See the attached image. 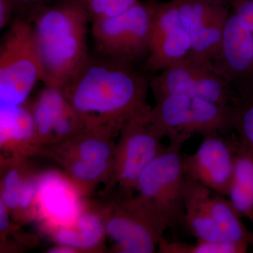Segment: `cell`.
Returning <instances> with one entry per match:
<instances>
[{
	"mask_svg": "<svg viewBox=\"0 0 253 253\" xmlns=\"http://www.w3.org/2000/svg\"><path fill=\"white\" fill-rule=\"evenodd\" d=\"M81 159L93 162H106L111 155L109 145L104 141L90 138L83 141L79 147Z\"/></svg>",
	"mask_w": 253,
	"mask_h": 253,
	"instance_id": "obj_25",
	"label": "cell"
},
{
	"mask_svg": "<svg viewBox=\"0 0 253 253\" xmlns=\"http://www.w3.org/2000/svg\"><path fill=\"white\" fill-rule=\"evenodd\" d=\"M231 133L204 136L194 153L183 154L185 175L224 196H227L234 170Z\"/></svg>",
	"mask_w": 253,
	"mask_h": 253,
	"instance_id": "obj_11",
	"label": "cell"
},
{
	"mask_svg": "<svg viewBox=\"0 0 253 253\" xmlns=\"http://www.w3.org/2000/svg\"><path fill=\"white\" fill-rule=\"evenodd\" d=\"M186 176L184 185V226L196 240L227 241L214 221L211 210L212 190Z\"/></svg>",
	"mask_w": 253,
	"mask_h": 253,
	"instance_id": "obj_15",
	"label": "cell"
},
{
	"mask_svg": "<svg viewBox=\"0 0 253 253\" xmlns=\"http://www.w3.org/2000/svg\"><path fill=\"white\" fill-rule=\"evenodd\" d=\"M23 182L17 169H11L3 181L1 202L8 208L19 207L20 196Z\"/></svg>",
	"mask_w": 253,
	"mask_h": 253,
	"instance_id": "obj_24",
	"label": "cell"
},
{
	"mask_svg": "<svg viewBox=\"0 0 253 253\" xmlns=\"http://www.w3.org/2000/svg\"><path fill=\"white\" fill-rule=\"evenodd\" d=\"M45 85L62 89L84 64L90 21L81 0H61L31 11Z\"/></svg>",
	"mask_w": 253,
	"mask_h": 253,
	"instance_id": "obj_2",
	"label": "cell"
},
{
	"mask_svg": "<svg viewBox=\"0 0 253 253\" xmlns=\"http://www.w3.org/2000/svg\"><path fill=\"white\" fill-rule=\"evenodd\" d=\"M150 77L136 66L89 56L62 90L89 126L122 128L149 111Z\"/></svg>",
	"mask_w": 253,
	"mask_h": 253,
	"instance_id": "obj_1",
	"label": "cell"
},
{
	"mask_svg": "<svg viewBox=\"0 0 253 253\" xmlns=\"http://www.w3.org/2000/svg\"><path fill=\"white\" fill-rule=\"evenodd\" d=\"M150 88L156 100L166 96L199 98L229 107L232 85L213 66L186 57L150 77Z\"/></svg>",
	"mask_w": 253,
	"mask_h": 253,
	"instance_id": "obj_7",
	"label": "cell"
},
{
	"mask_svg": "<svg viewBox=\"0 0 253 253\" xmlns=\"http://www.w3.org/2000/svg\"><path fill=\"white\" fill-rule=\"evenodd\" d=\"M231 139L234 166L228 199L243 217L253 223V152L239 140L235 133H231Z\"/></svg>",
	"mask_w": 253,
	"mask_h": 253,
	"instance_id": "obj_16",
	"label": "cell"
},
{
	"mask_svg": "<svg viewBox=\"0 0 253 253\" xmlns=\"http://www.w3.org/2000/svg\"><path fill=\"white\" fill-rule=\"evenodd\" d=\"M212 65L231 83L253 78V34L231 10Z\"/></svg>",
	"mask_w": 253,
	"mask_h": 253,
	"instance_id": "obj_13",
	"label": "cell"
},
{
	"mask_svg": "<svg viewBox=\"0 0 253 253\" xmlns=\"http://www.w3.org/2000/svg\"><path fill=\"white\" fill-rule=\"evenodd\" d=\"M76 223L83 249H89L99 244L104 233V225L99 217L94 214H81Z\"/></svg>",
	"mask_w": 253,
	"mask_h": 253,
	"instance_id": "obj_23",
	"label": "cell"
},
{
	"mask_svg": "<svg viewBox=\"0 0 253 253\" xmlns=\"http://www.w3.org/2000/svg\"><path fill=\"white\" fill-rule=\"evenodd\" d=\"M7 207L2 202H0V230L4 231L9 226V214Z\"/></svg>",
	"mask_w": 253,
	"mask_h": 253,
	"instance_id": "obj_32",
	"label": "cell"
},
{
	"mask_svg": "<svg viewBox=\"0 0 253 253\" xmlns=\"http://www.w3.org/2000/svg\"><path fill=\"white\" fill-rule=\"evenodd\" d=\"M231 10L253 34V0H234Z\"/></svg>",
	"mask_w": 253,
	"mask_h": 253,
	"instance_id": "obj_27",
	"label": "cell"
},
{
	"mask_svg": "<svg viewBox=\"0 0 253 253\" xmlns=\"http://www.w3.org/2000/svg\"><path fill=\"white\" fill-rule=\"evenodd\" d=\"M169 228L166 218L147 199L128 201L122 211L109 221L106 231L124 253H152Z\"/></svg>",
	"mask_w": 253,
	"mask_h": 253,
	"instance_id": "obj_8",
	"label": "cell"
},
{
	"mask_svg": "<svg viewBox=\"0 0 253 253\" xmlns=\"http://www.w3.org/2000/svg\"><path fill=\"white\" fill-rule=\"evenodd\" d=\"M90 22L113 17L126 12L139 0H81Z\"/></svg>",
	"mask_w": 253,
	"mask_h": 253,
	"instance_id": "obj_22",
	"label": "cell"
},
{
	"mask_svg": "<svg viewBox=\"0 0 253 253\" xmlns=\"http://www.w3.org/2000/svg\"><path fill=\"white\" fill-rule=\"evenodd\" d=\"M74 109L61 88L45 85L31 109L37 133L52 132L55 123Z\"/></svg>",
	"mask_w": 253,
	"mask_h": 253,
	"instance_id": "obj_19",
	"label": "cell"
},
{
	"mask_svg": "<svg viewBox=\"0 0 253 253\" xmlns=\"http://www.w3.org/2000/svg\"><path fill=\"white\" fill-rule=\"evenodd\" d=\"M36 201L42 217L58 227L73 225L81 215L76 190L57 173L48 172L36 181Z\"/></svg>",
	"mask_w": 253,
	"mask_h": 253,
	"instance_id": "obj_14",
	"label": "cell"
},
{
	"mask_svg": "<svg viewBox=\"0 0 253 253\" xmlns=\"http://www.w3.org/2000/svg\"><path fill=\"white\" fill-rule=\"evenodd\" d=\"M37 194L36 182L28 181L23 182L20 196L19 207L27 208L31 206L34 200H36Z\"/></svg>",
	"mask_w": 253,
	"mask_h": 253,
	"instance_id": "obj_29",
	"label": "cell"
},
{
	"mask_svg": "<svg viewBox=\"0 0 253 253\" xmlns=\"http://www.w3.org/2000/svg\"><path fill=\"white\" fill-rule=\"evenodd\" d=\"M150 121L169 141L200 134L234 132L230 108L186 96H166L156 100L149 111Z\"/></svg>",
	"mask_w": 253,
	"mask_h": 253,
	"instance_id": "obj_4",
	"label": "cell"
},
{
	"mask_svg": "<svg viewBox=\"0 0 253 253\" xmlns=\"http://www.w3.org/2000/svg\"><path fill=\"white\" fill-rule=\"evenodd\" d=\"M61 0H14L16 6L31 8V10L44 5L54 4Z\"/></svg>",
	"mask_w": 253,
	"mask_h": 253,
	"instance_id": "obj_31",
	"label": "cell"
},
{
	"mask_svg": "<svg viewBox=\"0 0 253 253\" xmlns=\"http://www.w3.org/2000/svg\"><path fill=\"white\" fill-rule=\"evenodd\" d=\"M153 1H139L126 12L91 22V33L100 54L136 66L149 56Z\"/></svg>",
	"mask_w": 253,
	"mask_h": 253,
	"instance_id": "obj_5",
	"label": "cell"
},
{
	"mask_svg": "<svg viewBox=\"0 0 253 253\" xmlns=\"http://www.w3.org/2000/svg\"><path fill=\"white\" fill-rule=\"evenodd\" d=\"M41 54L29 20L10 26L0 45V106H21L42 81Z\"/></svg>",
	"mask_w": 253,
	"mask_h": 253,
	"instance_id": "obj_3",
	"label": "cell"
},
{
	"mask_svg": "<svg viewBox=\"0 0 253 253\" xmlns=\"http://www.w3.org/2000/svg\"><path fill=\"white\" fill-rule=\"evenodd\" d=\"M152 1L150 52L144 68L156 73L187 57L191 43L176 1Z\"/></svg>",
	"mask_w": 253,
	"mask_h": 253,
	"instance_id": "obj_10",
	"label": "cell"
},
{
	"mask_svg": "<svg viewBox=\"0 0 253 253\" xmlns=\"http://www.w3.org/2000/svg\"><path fill=\"white\" fill-rule=\"evenodd\" d=\"M191 39L187 57L213 66L220 48L231 5L226 0H174Z\"/></svg>",
	"mask_w": 253,
	"mask_h": 253,
	"instance_id": "obj_9",
	"label": "cell"
},
{
	"mask_svg": "<svg viewBox=\"0 0 253 253\" xmlns=\"http://www.w3.org/2000/svg\"><path fill=\"white\" fill-rule=\"evenodd\" d=\"M160 252L164 253H244L248 246L230 241H209L196 240L195 244H187L179 241L161 240Z\"/></svg>",
	"mask_w": 253,
	"mask_h": 253,
	"instance_id": "obj_21",
	"label": "cell"
},
{
	"mask_svg": "<svg viewBox=\"0 0 253 253\" xmlns=\"http://www.w3.org/2000/svg\"><path fill=\"white\" fill-rule=\"evenodd\" d=\"M149 110L123 127L118 174L125 185L129 187H136L145 168L165 147L161 143L163 136L150 121Z\"/></svg>",
	"mask_w": 253,
	"mask_h": 253,
	"instance_id": "obj_12",
	"label": "cell"
},
{
	"mask_svg": "<svg viewBox=\"0 0 253 253\" xmlns=\"http://www.w3.org/2000/svg\"><path fill=\"white\" fill-rule=\"evenodd\" d=\"M213 218L226 241L253 246V231L245 225L242 215L226 196L213 193L211 199Z\"/></svg>",
	"mask_w": 253,
	"mask_h": 253,
	"instance_id": "obj_18",
	"label": "cell"
},
{
	"mask_svg": "<svg viewBox=\"0 0 253 253\" xmlns=\"http://www.w3.org/2000/svg\"><path fill=\"white\" fill-rule=\"evenodd\" d=\"M189 139L169 141L151 161L136 182L140 196L149 200L166 218L172 229L184 226V185L182 147Z\"/></svg>",
	"mask_w": 253,
	"mask_h": 253,
	"instance_id": "obj_6",
	"label": "cell"
},
{
	"mask_svg": "<svg viewBox=\"0 0 253 253\" xmlns=\"http://www.w3.org/2000/svg\"><path fill=\"white\" fill-rule=\"evenodd\" d=\"M16 4L14 0H0V28L4 29L11 19Z\"/></svg>",
	"mask_w": 253,
	"mask_h": 253,
	"instance_id": "obj_30",
	"label": "cell"
},
{
	"mask_svg": "<svg viewBox=\"0 0 253 253\" xmlns=\"http://www.w3.org/2000/svg\"><path fill=\"white\" fill-rule=\"evenodd\" d=\"M230 108L234 132L253 152V78L231 83Z\"/></svg>",
	"mask_w": 253,
	"mask_h": 253,
	"instance_id": "obj_17",
	"label": "cell"
},
{
	"mask_svg": "<svg viewBox=\"0 0 253 253\" xmlns=\"http://www.w3.org/2000/svg\"><path fill=\"white\" fill-rule=\"evenodd\" d=\"M75 251L76 250L72 249V248L59 244V246H56V247L50 250L49 252L53 253H72L76 252Z\"/></svg>",
	"mask_w": 253,
	"mask_h": 253,
	"instance_id": "obj_33",
	"label": "cell"
},
{
	"mask_svg": "<svg viewBox=\"0 0 253 253\" xmlns=\"http://www.w3.org/2000/svg\"><path fill=\"white\" fill-rule=\"evenodd\" d=\"M37 132L31 110L21 106H0V141L1 144L23 141Z\"/></svg>",
	"mask_w": 253,
	"mask_h": 253,
	"instance_id": "obj_20",
	"label": "cell"
},
{
	"mask_svg": "<svg viewBox=\"0 0 253 253\" xmlns=\"http://www.w3.org/2000/svg\"><path fill=\"white\" fill-rule=\"evenodd\" d=\"M226 1H229V3H230L231 5L232 4L233 1H234V0H226Z\"/></svg>",
	"mask_w": 253,
	"mask_h": 253,
	"instance_id": "obj_34",
	"label": "cell"
},
{
	"mask_svg": "<svg viewBox=\"0 0 253 253\" xmlns=\"http://www.w3.org/2000/svg\"><path fill=\"white\" fill-rule=\"evenodd\" d=\"M106 167V162H93L81 159L73 165L72 173L80 180L92 181L102 175Z\"/></svg>",
	"mask_w": 253,
	"mask_h": 253,
	"instance_id": "obj_26",
	"label": "cell"
},
{
	"mask_svg": "<svg viewBox=\"0 0 253 253\" xmlns=\"http://www.w3.org/2000/svg\"><path fill=\"white\" fill-rule=\"evenodd\" d=\"M58 244L76 250L83 249L81 236L77 229L70 226L59 228L56 234Z\"/></svg>",
	"mask_w": 253,
	"mask_h": 253,
	"instance_id": "obj_28",
	"label": "cell"
}]
</instances>
